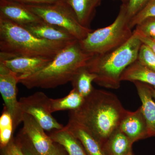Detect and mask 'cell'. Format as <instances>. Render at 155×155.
Listing matches in <instances>:
<instances>
[{
    "mask_svg": "<svg viewBox=\"0 0 155 155\" xmlns=\"http://www.w3.org/2000/svg\"><path fill=\"white\" fill-rule=\"evenodd\" d=\"M122 2V4H127L129 2V0H120Z\"/></svg>",
    "mask_w": 155,
    "mask_h": 155,
    "instance_id": "obj_33",
    "label": "cell"
},
{
    "mask_svg": "<svg viewBox=\"0 0 155 155\" xmlns=\"http://www.w3.org/2000/svg\"><path fill=\"white\" fill-rule=\"evenodd\" d=\"M129 155H134L133 154V153H130V154H129Z\"/></svg>",
    "mask_w": 155,
    "mask_h": 155,
    "instance_id": "obj_35",
    "label": "cell"
},
{
    "mask_svg": "<svg viewBox=\"0 0 155 155\" xmlns=\"http://www.w3.org/2000/svg\"><path fill=\"white\" fill-rule=\"evenodd\" d=\"M121 81H137L146 84L155 88V72L136 60L125 69Z\"/></svg>",
    "mask_w": 155,
    "mask_h": 155,
    "instance_id": "obj_17",
    "label": "cell"
},
{
    "mask_svg": "<svg viewBox=\"0 0 155 155\" xmlns=\"http://www.w3.org/2000/svg\"><path fill=\"white\" fill-rule=\"evenodd\" d=\"M4 150V153H3V155H8V153H7V152L5 151V150Z\"/></svg>",
    "mask_w": 155,
    "mask_h": 155,
    "instance_id": "obj_34",
    "label": "cell"
},
{
    "mask_svg": "<svg viewBox=\"0 0 155 155\" xmlns=\"http://www.w3.org/2000/svg\"><path fill=\"white\" fill-rule=\"evenodd\" d=\"M74 41H54L38 38L23 26L0 18V60L17 57L52 60Z\"/></svg>",
    "mask_w": 155,
    "mask_h": 155,
    "instance_id": "obj_2",
    "label": "cell"
},
{
    "mask_svg": "<svg viewBox=\"0 0 155 155\" xmlns=\"http://www.w3.org/2000/svg\"><path fill=\"white\" fill-rule=\"evenodd\" d=\"M130 18L127 13V4H122L119 14L111 25L92 31L79 41L85 52L94 55L106 54L120 47L133 35L129 25Z\"/></svg>",
    "mask_w": 155,
    "mask_h": 155,
    "instance_id": "obj_5",
    "label": "cell"
},
{
    "mask_svg": "<svg viewBox=\"0 0 155 155\" xmlns=\"http://www.w3.org/2000/svg\"><path fill=\"white\" fill-rule=\"evenodd\" d=\"M17 138L21 143L22 150L25 155H39L28 137L21 130L18 134Z\"/></svg>",
    "mask_w": 155,
    "mask_h": 155,
    "instance_id": "obj_27",
    "label": "cell"
},
{
    "mask_svg": "<svg viewBox=\"0 0 155 155\" xmlns=\"http://www.w3.org/2000/svg\"><path fill=\"white\" fill-rule=\"evenodd\" d=\"M152 95L153 98L155 99V88H153L152 87H150Z\"/></svg>",
    "mask_w": 155,
    "mask_h": 155,
    "instance_id": "obj_32",
    "label": "cell"
},
{
    "mask_svg": "<svg viewBox=\"0 0 155 155\" xmlns=\"http://www.w3.org/2000/svg\"><path fill=\"white\" fill-rule=\"evenodd\" d=\"M142 44L133 33L127 42L118 48L106 54L94 56L87 62L86 67L96 75L94 82L105 88H119L122 73L137 60Z\"/></svg>",
    "mask_w": 155,
    "mask_h": 155,
    "instance_id": "obj_4",
    "label": "cell"
},
{
    "mask_svg": "<svg viewBox=\"0 0 155 155\" xmlns=\"http://www.w3.org/2000/svg\"><path fill=\"white\" fill-rule=\"evenodd\" d=\"M94 55L85 52L77 40L61 50L49 64L33 74L20 78L26 88H55L71 81L80 68Z\"/></svg>",
    "mask_w": 155,
    "mask_h": 155,
    "instance_id": "obj_3",
    "label": "cell"
},
{
    "mask_svg": "<svg viewBox=\"0 0 155 155\" xmlns=\"http://www.w3.org/2000/svg\"><path fill=\"white\" fill-rule=\"evenodd\" d=\"M128 112L116 95L94 88L79 108L70 110L69 119L86 127L102 146Z\"/></svg>",
    "mask_w": 155,
    "mask_h": 155,
    "instance_id": "obj_1",
    "label": "cell"
},
{
    "mask_svg": "<svg viewBox=\"0 0 155 155\" xmlns=\"http://www.w3.org/2000/svg\"><path fill=\"white\" fill-rule=\"evenodd\" d=\"M25 5L45 22L66 29L78 41L85 38L93 31L79 23L66 1L52 4Z\"/></svg>",
    "mask_w": 155,
    "mask_h": 155,
    "instance_id": "obj_6",
    "label": "cell"
},
{
    "mask_svg": "<svg viewBox=\"0 0 155 155\" xmlns=\"http://www.w3.org/2000/svg\"><path fill=\"white\" fill-rule=\"evenodd\" d=\"M84 100L83 97L74 88L72 89L65 97L61 98L50 99V110L51 113L66 110H76L82 104Z\"/></svg>",
    "mask_w": 155,
    "mask_h": 155,
    "instance_id": "obj_20",
    "label": "cell"
},
{
    "mask_svg": "<svg viewBox=\"0 0 155 155\" xmlns=\"http://www.w3.org/2000/svg\"><path fill=\"white\" fill-rule=\"evenodd\" d=\"M0 18L22 26L43 21L24 4L11 0H0Z\"/></svg>",
    "mask_w": 155,
    "mask_h": 155,
    "instance_id": "obj_10",
    "label": "cell"
},
{
    "mask_svg": "<svg viewBox=\"0 0 155 155\" xmlns=\"http://www.w3.org/2000/svg\"><path fill=\"white\" fill-rule=\"evenodd\" d=\"M3 149L5 150L8 155H25L17 137L15 140L12 138L7 147Z\"/></svg>",
    "mask_w": 155,
    "mask_h": 155,
    "instance_id": "obj_28",
    "label": "cell"
},
{
    "mask_svg": "<svg viewBox=\"0 0 155 155\" xmlns=\"http://www.w3.org/2000/svg\"><path fill=\"white\" fill-rule=\"evenodd\" d=\"M19 80L18 74L0 64V92L5 102V107L13 118L14 131L22 122L24 114L17 99V84Z\"/></svg>",
    "mask_w": 155,
    "mask_h": 155,
    "instance_id": "obj_8",
    "label": "cell"
},
{
    "mask_svg": "<svg viewBox=\"0 0 155 155\" xmlns=\"http://www.w3.org/2000/svg\"><path fill=\"white\" fill-rule=\"evenodd\" d=\"M133 142L119 128L115 130L102 145L105 155H129L132 153Z\"/></svg>",
    "mask_w": 155,
    "mask_h": 155,
    "instance_id": "obj_16",
    "label": "cell"
},
{
    "mask_svg": "<svg viewBox=\"0 0 155 155\" xmlns=\"http://www.w3.org/2000/svg\"><path fill=\"white\" fill-rule=\"evenodd\" d=\"M21 130L26 136L39 155H45L54 143L52 139L32 116L24 113Z\"/></svg>",
    "mask_w": 155,
    "mask_h": 155,
    "instance_id": "obj_9",
    "label": "cell"
},
{
    "mask_svg": "<svg viewBox=\"0 0 155 155\" xmlns=\"http://www.w3.org/2000/svg\"><path fill=\"white\" fill-rule=\"evenodd\" d=\"M14 131V122L11 114L4 107L0 117V146L3 149L7 147L13 138Z\"/></svg>",
    "mask_w": 155,
    "mask_h": 155,
    "instance_id": "obj_22",
    "label": "cell"
},
{
    "mask_svg": "<svg viewBox=\"0 0 155 155\" xmlns=\"http://www.w3.org/2000/svg\"><path fill=\"white\" fill-rule=\"evenodd\" d=\"M45 155H68L65 149L61 145L54 142L49 152Z\"/></svg>",
    "mask_w": 155,
    "mask_h": 155,
    "instance_id": "obj_31",
    "label": "cell"
},
{
    "mask_svg": "<svg viewBox=\"0 0 155 155\" xmlns=\"http://www.w3.org/2000/svg\"><path fill=\"white\" fill-rule=\"evenodd\" d=\"M64 127L80 140L88 155H105L99 142L83 125L69 119Z\"/></svg>",
    "mask_w": 155,
    "mask_h": 155,
    "instance_id": "obj_15",
    "label": "cell"
},
{
    "mask_svg": "<svg viewBox=\"0 0 155 155\" xmlns=\"http://www.w3.org/2000/svg\"><path fill=\"white\" fill-rule=\"evenodd\" d=\"M24 5H44L52 4L66 0H11Z\"/></svg>",
    "mask_w": 155,
    "mask_h": 155,
    "instance_id": "obj_30",
    "label": "cell"
},
{
    "mask_svg": "<svg viewBox=\"0 0 155 155\" xmlns=\"http://www.w3.org/2000/svg\"><path fill=\"white\" fill-rule=\"evenodd\" d=\"M22 26L39 38L58 42H71L77 40L64 28L44 21Z\"/></svg>",
    "mask_w": 155,
    "mask_h": 155,
    "instance_id": "obj_13",
    "label": "cell"
},
{
    "mask_svg": "<svg viewBox=\"0 0 155 155\" xmlns=\"http://www.w3.org/2000/svg\"><path fill=\"white\" fill-rule=\"evenodd\" d=\"M134 34L137 38L139 39L143 44L147 45L152 50L155 54V40L143 35V34L138 32L137 31L134 30L133 31Z\"/></svg>",
    "mask_w": 155,
    "mask_h": 155,
    "instance_id": "obj_29",
    "label": "cell"
},
{
    "mask_svg": "<svg viewBox=\"0 0 155 155\" xmlns=\"http://www.w3.org/2000/svg\"><path fill=\"white\" fill-rule=\"evenodd\" d=\"M49 136L54 142L61 145L68 155H88L80 140L64 127L52 130Z\"/></svg>",
    "mask_w": 155,
    "mask_h": 155,
    "instance_id": "obj_18",
    "label": "cell"
},
{
    "mask_svg": "<svg viewBox=\"0 0 155 155\" xmlns=\"http://www.w3.org/2000/svg\"><path fill=\"white\" fill-rule=\"evenodd\" d=\"M150 0H129L127 4V13L130 19L141 11Z\"/></svg>",
    "mask_w": 155,
    "mask_h": 155,
    "instance_id": "obj_26",
    "label": "cell"
},
{
    "mask_svg": "<svg viewBox=\"0 0 155 155\" xmlns=\"http://www.w3.org/2000/svg\"><path fill=\"white\" fill-rule=\"evenodd\" d=\"M134 30L155 40V17L146 18L136 26Z\"/></svg>",
    "mask_w": 155,
    "mask_h": 155,
    "instance_id": "obj_25",
    "label": "cell"
},
{
    "mask_svg": "<svg viewBox=\"0 0 155 155\" xmlns=\"http://www.w3.org/2000/svg\"><path fill=\"white\" fill-rule=\"evenodd\" d=\"M137 60L155 72V54L147 45L142 44L139 51Z\"/></svg>",
    "mask_w": 155,
    "mask_h": 155,
    "instance_id": "obj_24",
    "label": "cell"
},
{
    "mask_svg": "<svg viewBox=\"0 0 155 155\" xmlns=\"http://www.w3.org/2000/svg\"><path fill=\"white\" fill-rule=\"evenodd\" d=\"M101 2V0H66L74 11L79 23L89 28L97 8Z\"/></svg>",
    "mask_w": 155,
    "mask_h": 155,
    "instance_id": "obj_19",
    "label": "cell"
},
{
    "mask_svg": "<svg viewBox=\"0 0 155 155\" xmlns=\"http://www.w3.org/2000/svg\"><path fill=\"white\" fill-rule=\"evenodd\" d=\"M141 101L140 107L147 126L149 137L155 136V102L153 99L150 86L139 81H134Z\"/></svg>",
    "mask_w": 155,
    "mask_h": 155,
    "instance_id": "obj_14",
    "label": "cell"
},
{
    "mask_svg": "<svg viewBox=\"0 0 155 155\" xmlns=\"http://www.w3.org/2000/svg\"><path fill=\"white\" fill-rule=\"evenodd\" d=\"M52 60L38 58L17 57L0 60V64L18 74L20 79L42 69Z\"/></svg>",
    "mask_w": 155,
    "mask_h": 155,
    "instance_id": "obj_12",
    "label": "cell"
},
{
    "mask_svg": "<svg viewBox=\"0 0 155 155\" xmlns=\"http://www.w3.org/2000/svg\"><path fill=\"white\" fill-rule=\"evenodd\" d=\"M97 77L96 75L84 67L77 71L70 82L73 88L84 98L90 94L94 89L92 82L94 81Z\"/></svg>",
    "mask_w": 155,
    "mask_h": 155,
    "instance_id": "obj_21",
    "label": "cell"
},
{
    "mask_svg": "<svg viewBox=\"0 0 155 155\" xmlns=\"http://www.w3.org/2000/svg\"><path fill=\"white\" fill-rule=\"evenodd\" d=\"M119 128L134 143L149 137L146 121L140 107L134 112L128 111L121 121Z\"/></svg>",
    "mask_w": 155,
    "mask_h": 155,
    "instance_id": "obj_11",
    "label": "cell"
},
{
    "mask_svg": "<svg viewBox=\"0 0 155 155\" xmlns=\"http://www.w3.org/2000/svg\"><path fill=\"white\" fill-rule=\"evenodd\" d=\"M50 99L44 93L38 91L28 97H22L19 101L22 112L32 116L45 130L62 129L64 126L52 116Z\"/></svg>",
    "mask_w": 155,
    "mask_h": 155,
    "instance_id": "obj_7",
    "label": "cell"
},
{
    "mask_svg": "<svg viewBox=\"0 0 155 155\" xmlns=\"http://www.w3.org/2000/svg\"><path fill=\"white\" fill-rule=\"evenodd\" d=\"M155 17V0H150L144 8L130 19V28L132 29L147 17Z\"/></svg>",
    "mask_w": 155,
    "mask_h": 155,
    "instance_id": "obj_23",
    "label": "cell"
}]
</instances>
